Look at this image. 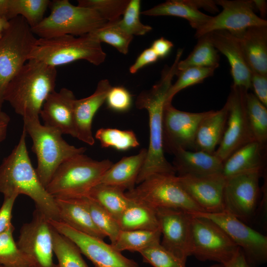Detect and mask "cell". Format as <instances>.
Listing matches in <instances>:
<instances>
[{
    "label": "cell",
    "mask_w": 267,
    "mask_h": 267,
    "mask_svg": "<svg viewBox=\"0 0 267 267\" xmlns=\"http://www.w3.org/2000/svg\"><path fill=\"white\" fill-rule=\"evenodd\" d=\"M181 54L178 52L170 67L163 71L160 80L150 89L144 90L137 96L135 105L139 109L147 110L149 117V143L145 162L137 177L138 184L154 174L176 175L172 164L164 155L163 145V114L168 91L177 75Z\"/></svg>",
    "instance_id": "1"
},
{
    "label": "cell",
    "mask_w": 267,
    "mask_h": 267,
    "mask_svg": "<svg viewBox=\"0 0 267 267\" xmlns=\"http://www.w3.org/2000/svg\"><path fill=\"white\" fill-rule=\"evenodd\" d=\"M23 129L18 144L0 165V193L4 198L24 194L35 202L36 209L48 219L59 221L54 197L41 182L30 159Z\"/></svg>",
    "instance_id": "2"
},
{
    "label": "cell",
    "mask_w": 267,
    "mask_h": 267,
    "mask_svg": "<svg viewBox=\"0 0 267 267\" xmlns=\"http://www.w3.org/2000/svg\"><path fill=\"white\" fill-rule=\"evenodd\" d=\"M56 77V67L29 60L8 83L4 101L23 120H39L44 101L54 90Z\"/></svg>",
    "instance_id": "3"
},
{
    "label": "cell",
    "mask_w": 267,
    "mask_h": 267,
    "mask_svg": "<svg viewBox=\"0 0 267 267\" xmlns=\"http://www.w3.org/2000/svg\"><path fill=\"white\" fill-rule=\"evenodd\" d=\"M23 129L32 138V150L37 158L36 171L45 188L63 163L87 150L69 144L59 130L42 125L39 119L24 120Z\"/></svg>",
    "instance_id": "4"
},
{
    "label": "cell",
    "mask_w": 267,
    "mask_h": 267,
    "mask_svg": "<svg viewBox=\"0 0 267 267\" xmlns=\"http://www.w3.org/2000/svg\"><path fill=\"white\" fill-rule=\"evenodd\" d=\"M112 164L108 159L98 161L77 155L59 167L45 189L54 198L86 196Z\"/></svg>",
    "instance_id": "5"
},
{
    "label": "cell",
    "mask_w": 267,
    "mask_h": 267,
    "mask_svg": "<svg viewBox=\"0 0 267 267\" xmlns=\"http://www.w3.org/2000/svg\"><path fill=\"white\" fill-rule=\"evenodd\" d=\"M106 56L101 43L89 34L78 38L64 35L37 39L28 60H34L56 67L85 60L98 66L105 61Z\"/></svg>",
    "instance_id": "6"
},
{
    "label": "cell",
    "mask_w": 267,
    "mask_h": 267,
    "mask_svg": "<svg viewBox=\"0 0 267 267\" xmlns=\"http://www.w3.org/2000/svg\"><path fill=\"white\" fill-rule=\"evenodd\" d=\"M51 12L36 26L31 28L39 38L70 35L88 34L106 22L96 11L89 8L74 5L68 0L50 2Z\"/></svg>",
    "instance_id": "7"
},
{
    "label": "cell",
    "mask_w": 267,
    "mask_h": 267,
    "mask_svg": "<svg viewBox=\"0 0 267 267\" xmlns=\"http://www.w3.org/2000/svg\"><path fill=\"white\" fill-rule=\"evenodd\" d=\"M125 194L131 199L154 210L165 208L191 213L204 212L185 192L176 175L152 174Z\"/></svg>",
    "instance_id": "8"
},
{
    "label": "cell",
    "mask_w": 267,
    "mask_h": 267,
    "mask_svg": "<svg viewBox=\"0 0 267 267\" xmlns=\"http://www.w3.org/2000/svg\"><path fill=\"white\" fill-rule=\"evenodd\" d=\"M24 18L9 20L8 28L0 38V110L5 89L11 80L28 61L37 41Z\"/></svg>",
    "instance_id": "9"
},
{
    "label": "cell",
    "mask_w": 267,
    "mask_h": 267,
    "mask_svg": "<svg viewBox=\"0 0 267 267\" xmlns=\"http://www.w3.org/2000/svg\"><path fill=\"white\" fill-rule=\"evenodd\" d=\"M191 214V255L201 261L226 264L240 248L216 222L207 218Z\"/></svg>",
    "instance_id": "10"
},
{
    "label": "cell",
    "mask_w": 267,
    "mask_h": 267,
    "mask_svg": "<svg viewBox=\"0 0 267 267\" xmlns=\"http://www.w3.org/2000/svg\"><path fill=\"white\" fill-rule=\"evenodd\" d=\"M265 171H249L225 178L224 212L244 222L255 216L261 193L259 179L265 175Z\"/></svg>",
    "instance_id": "11"
},
{
    "label": "cell",
    "mask_w": 267,
    "mask_h": 267,
    "mask_svg": "<svg viewBox=\"0 0 267 267\" xmlns=\"http://www.w3.org/2000/svg\"><path fill=\"white\" fill-rule=\"evenodd\" d=\"M217 5L222 10L196 30V39L215 31H226L240 39L251 27L267 26V21L255 12L253 0H218Z\"/></svg>",
    "instance_id": "12"
},
{
    "label": "cell",
    "mask_w": 267,
    "mask_h": 267,
    "mask_svg": "<svg viewBox=\"0 0 267 267\" xmlns=\"http://www.w3.org/2000/svg\"><path fill=\"white\" fill-rule=\"evenodd\" d=\"M52 228L47 217L37 209L31 222L22 226L16 243L32 267H57L53 260Z\"/></svg>",
    "instance_id": "13"
},
{
    "label": "cell",
    "mask_w": 267,
    "mask_h": 267,
    "mask_svg": "<svg viewBox=\"0 0 267 267\" xmlns=\"http://www.w3.org/2000/svg\"><path fill=\"white\" fill-rule=\"evenodd\" d=\"M246 89L232 85L227 100L229 112L222 139L214 154L223 162L247 143L254 141L247 116Z\"/></svg>",
    "instance_id": "14"
},
{
    "label": "cell",
    "mask_w": 267,
    "mask_h": 267,
    "mask_svg": "<svg viewBox=\"0 0 267 267\" xmlns=\"http://www.w3.org/2000/svg\"><path fill=\"white\" fill-rule=\"evenodd\" d=\"M210 112H185L177 109L172 103H165L163 114L164 152L174 155L180 149L193 151L198 127Z\"/></svg>",
    "instance_id": "15"
},
{
    "label": "cell",
    "mask_w": 267,
    "mask_h": 267,
    "mask_svg": "<svg viewBox=\"0 0 267 267\" xmlns=\"http://www.w3.org/2000/svg\"><path fill=\"white\" fill-rule=\"evenodd\" d=\"M218 224L243 251L249 263L255 266L267 260V237L225 212L194 213Z\"/></svg>",
    "instance_id": "16"
},
{
    "label": "cell",
    "mask_w": 267,
    "mask_h": 267,
    "mask_svg": "<svg viewBox=\"0 0 267 267\" xmlns=\"http://www.w3.org/2000/svg\"><path fill=\"white\" fill-rule=\"evenodd\" d=\"M48 221L57 231L74 242L95 267H139L135 261L125 257L103 240L80 232L60 221Z\"/></svg>",
    "instance_id": "17"
},
{
    "label": "cell",
    "mask_w": 267,
    "mask_h": 267,
    "mask_svg": "<svg viewBox=\"0 0 267 267\" xmlns=\"http://www.w3.org/2000/svg\"><path fill=\"white\" fill-rule=\"evenodd\" d=\"M155 212L163 236L161 245L177 257L186 261L191 256V213L165 208L156 209Z\"/></svg>",
    "instance_id": "18"
},
{
    "label": "cell",
    "mask_w": 267,
    "mask_h": 267,
    "mask_svg": "<svg viewBox=\"0 0 267 267\" xmlns=\"http://www.w3.org/2000/svg\"><path fill=\"white\" fill-rule=\"evenodd\" d=\"M177 178L185 192L204 213L224 212L223 193L226 179L222 174Z\"/></svg>",
    "instance_id": "19"
},
{
    "label": "cell",
    "mask_w": 267,
    "mask_h": 267,
    "mask_svg": "<svg viewBox=\"0 0 267 267\" xmlns=\"http://www.w3.org/2000/svg\"><path fill=\"white\" fill-rule=\"evenodd\" d=\"M76 99L72 91L67 88L51 92L44 101L40 113L44 125L75 137L73 111Z\"/></svg>",
    "instance_id": "20"
},
{
    "label": "cell",
    "mask_w": 267,
    "mask_h": 267,
    "mask_svg": "<svg viewBox=\"0 0 267 267\" xmlns=\"http://www.w3.org/2000/svg\"><path fill=\"white\" fill-rule=\"evenodd\" d=\"M111 87L108 80H100L91 95L82 99H76L74 102L73 114L75 137L89 145H93L95 142L91 131L93 117L105 101Z\"/></svg>",
    "instance_id": "21"
},
{
    "label": "cell",
    "mask_w": 267,
    "mask_h": 267,
    "mask_svg": "<svg viewBox=\"0 0 267 267\" xmlns=\"http://www.w3.org/2000/svg\"><path fill=\"white\" fill-rule=\"evenodd\" d=\"M218 51L227 59L233 79V86L251 89L252 72L244 58L239 39L226 31H215L208 34Z\"/></svg>",
    "instance_id": "22"
},
{
    "label": "cell",
    "mask_w": 267,
    "mask_h": 267,
    "mask_svg": "<svg viewBox=\"0 0 267 267\" xmlns=\"http://www.w3.org/2000/svg\"><path fill=\"white\" fill-rule=\"evenodd\" d=\"M59 221L87 235L103 240L106 236L97 228L89 211L86 196L73 198H55Z\"/></svg>",
    "instance_id": "23"
},
{
    "label": "cell",
    "mask_w": 267,
    "mask_h": 267,
    "mask_svg": "<svg viewBox=\"0 0 267 267\" xmlns=\"http://www.w3.org/2000/svg\"><path fill=\"white\" fill-rule=\"evenodd\" d=\"M174 155L172 165L178 176H204L222 174L223 162L214 153L180 149Z\"/></svg>",
    "instance_id": "24"
},
{
    "label": "cell",
    "mask_w": 267,
    "mask_h": 267,
    "mask_svg": "<svg viewBox=\"0 0 267 267\" xmlns=\"http://www.w3.org/2000/svg\"><path fill=\"white\" fill-rule=\"evenodd\" d=\"M267 144L250 142L232 154L223 162L222 175L225 178L255 170H265Z\"/></svg>",
    "instance_id": "25"
},
{
    "label": "cell",
    "mask_w": 267,
    "mask_h": 267,
    "mask_svg": "<svg viewBox=\"0 0 267 267\" xmlns=\"http://www.w3.org/2000/svg\"><path fill=\"white\" fill-rule=\"evenodd\" d=\"M229 112L227 100L217 111L210 110L200 122L195 137L193 151H202L214 154L225 131Z\"/></svg>",
    "instance_id": "26"
},
{
    "label": "cell",
    "mask_w": 267,
    "mask_h": 267,
    "mask_svg": "<svg viewBox=\"0 0 267 267\" xmlns=\"http://www.w3.org/2000/svg\"><path fill=\"white\" fill-rule=\"evenodd\" d=\"M146 155L147 149L142 148L136 155L122 158L105 172L99 183L115 186L124 191L133 189Z\"/></svg>",
    "instance_id": "27"
},
{
    "label": "cell",
    "mask_w": 267,
    "mask_h": 267,
    "mask_svg": "<svg viewBox=\"0 0 267 267\" xmlns=\"http://www.w3.org/2000/svg\"><path fill=\"white\" fill-rule=\"evenodd\" d=\"M239 41L251 72L267 75V26L248 28Z\"/></svg>",
    "instance_id": "28"
},
{
    "label": "cell",
    "mask_w": 267,
    "mask_h": 267,
    "mask_svg": "<svg viewBox=\"0 0 267 267\" xmlns=\"http://www.w3.org/2000/svg\"><path fill=\"white\" fill-rule=\"evenodd\" d=\"M200 8L198 0H169L141 13L147 16H173L184 18L196 30L211 17L200 11Z\"/></svg>",
    "instance_id": "29"
},
{
    "label": "cell",
    "mask_w": 267,
    "mask_h": 267,
    "mask_svg": "<svg viewBox=\"0 0 267 267\" xmlns=\"http://www.w3.org/2000/svg\"><path fill=\"white\" fill-rule=\"evenodd\" d=\"M110 214L116 220L133 202L122 189L111 185L98 183L86 195Z\"/></svg>",
    "instance_id": "30"
},
{
    "label": "cell",
    "mask_w": 267,
    "mask_h": 267,
    "mask_svg": "<svg viewBox=\"0 0 267 267\" xmlns=\"http://www.w3.org/2000/svg\"><path fill=\"white\" fill-rule=\"evenodd\" d=\"M117 221L121 230L160 229L155 210L134 200Z\"/></svg>",
    "instance_id": "31"
},
{
    "label": "cell",
    "mask_w": 267,
    "mask_h": 267,
    "mask_svg": "<svg viewBox=\"0 0 267 267\" xmlns=\"http://www.w3.org/2000/svg\"><path fill=\"white\" fill-rule=\"evenodd\" d=\"M218 50L212 44L208 34L198 38V42L193 50L184 60L179 61L178 71L189 67H213L219 66Z\"/></svg>",
    "instance_id": "32"
},
{
    "label": "cell",
    "mask_w": 267,
    "mask_h": 267,
    "mask_svg": "<svg viewBox=\"0 0 267 267\" xmlns=\"http://www.w3.org/2000/svg\"><path fill=\"white\" fill-rule=\"evenodd\" d=\"M160 229L120 230L115 242L110 244L116 251L138 252L160 242Z\"/></svg>",
    "instance_id": "33"
},
{
    "label": "cell",
    "mask_w": 267,
    "mask_h": 267,
    "mask_svg": "<svg viewBox=\"0 0 267 267\" xmlns=\"http://www.w3.org/2000/svg\"><path fill=\"white\" fill-rule=\"evenodd\" d=\"M52 238L53 253L58 261L57 267H89L76 244L53 227Z\"/></svg>",
    "instance_id": "34"
},
{
    "label": "cell",
    "mask_w": 267,
    "mask_h": 267,
    "mask_svg": "<svg viewBox=\"0 0 267 267\" xmlns=\"http://www.w3.org/2000/svg\"><path fill=\"white\" fill-rule=\"evenodd\" d=\"M246 108L249 127L254 141L267 144V108L252 93L246 95Z\"/></svg>",
    "instance_id": "35"
},
{
    "label": "cell",
    "mask_w": 267,
    "mask_h": 267,
    "mask_svg": "<svg viewBox=\"0 0 267 267\" xmlns=\"http://www.w3.org/2000/svg\"><path fill=\"white\" fill-rule=\"evenodd\" d=\"M50 2L48 0H9L8 19L20 16L33 28L44 19Z\"/></svg>",
    "instance_id": "36"
},
{
    "label": "cell",
    "mask_w": 267,
    "mask_h": 267,
    "mask_svg": "<svg viewBox=\"0 0 267 267\" xmlns=\"http://www.w3.org/2000/svg\"><path fill=\"white\" fill-rule=\"evenodd\" d=\"M101 147H112L119 151H126L139 145L134 133L132 130H121L102 128L95 134Z\"/></svg>",
    "instance_id": "37"
},
{
    "label": "cell",
    "mask_w": 267,
    "mask_h": 267,
    "mask_svg": "<svg viewBox=\"0 0 267 267\" xmlns=\"http://www.w3.org/2000/svg\"><path fill=\"white\" fill-rule=\"evenodd\" d=\"M117 21L107 22L88 34L100 43H107L115 47L120 53L126 54L133 36L121 30L117 25Z\"/></svg>",
    "instance_id": "38"
},
{
    "label": "cell",
    "mask_w": 267,
    "mask_h": 267,
    "mask_svg": "<svg viewBox=\"0 0 267 267\" xmlns=\"http://www.w3.org/2000/svg\"><path fill=\"white\" fill-rule=\"evenodd\" d=\"M14 230L11 225L0 234V265L4 267H32L13 239Z\"/></svg>",
    "instance_id": "39"
},
{
    "label": "cell",
    "mask_w": 267,
    "mask_h": 267,
    "mask_svg": "<svg viewBox=\"0 0 267 267\" xmlns=\"http://www.w3.org/2000/svg\"><path fill=\"white\" fill-rule=\"evenodd\" d=\"M216 69L213 67H192L178 71L177 74L178 78L169 89L165 103H172L173 97L180 90L201 83L206 78L212 76Z\"/></svg>",
    "instance_id": "40"
},
{
    "label": "cell",
    "mask_w": 267,
    "mask_h": 267,
    "mask_svg": "<svg viewBox=\"0 0 267 267\" xmlns=\"http://www.w3.org/2000/svg\"><path fill=\"white\" fill-rule=\"evenodd\" d=\"M88 208L97 228L113 244L121 230L118 222L110 214L96 202L86 196Z\"/></svg>",
    "instance_id": "41"
},
{
    "label": "cell",
    "mask_w": 267,
    "mask_h": 267,
    "mask_svg": "<svg viewBox=\"0 0 267 267\" xmlns=\"http://www.w3.org/2000/svg\"><path fill=\"white\" fill-rule=\"evenodd\" d=\"M130 0H79L78 5L96 11L107 22H115L123 15Z\"/></svg>",
    "instance_id": "42"
},
{
    "label": "cell",
    "mask_w": 267,
    "mask_h": 267,
    "mask_svg": "<svg viewBox=\"0 0 267 267\" xmlns=\"http://www.w3.org/2000/svg\"><path fill=\"white\" fill-rule=\"evenodd\" d=\"M143 261L153 267H186L183 261L165 249L160 242L155 243L141 250Z\"/></svg>",
    "instance_id": "43"
},
{
    "label": "cell",
    "mask_w": 267,
    "mask_h": 267,
    "mask_svg": "<svg viewBox=\"0 0 267 267\" xmlns=\"http://www.w3.org/2000/svg\"><path fill=\"white\" fill-rule=\"evenodd\" d=\"M140 0H130L123 14V17L117 21L119 28L132 35L142 36L152 30L149 25L143 24L140 20Z\"/></svg>",
    "instance_id": "44"
},
{
    "label": "cell",
    "mask_w": 267,
    "mask_h": 267,
    "mask_svg": "<svg viewBox=\"0 0 267 267\" xmlns=\"http://www.w3.org/2000/svg\"><path fill=\"white\" fill-rule=\"evenodd\" d=\"M105 101L109 109L116 112H125L131 106L132 95L123 87H112L107 94Z\"/></svg>",
    "instance_id": "45"
},
{
    "label": "cell",
    "mask_w": 267,
    "mask_h": 267,
    "mask_svg": "<svg viewBox=\"0 0 267 267\" xmlns=\"http://www.w3.org/2000/svg\"><path fill=\"white\" fill-rule=\"evenodd\" d=\"M17 195H13L4 198L2 205L0 208V234L5 231L12 225L11 222L12 211Z\"/></svg>",
    "instance_id": "46"
},
{
    "label": "cell",
    "mask_w": 267,
    "mask_h": 267,
    "mask_svg": "<svg viewBox=\"0 0 267 267\" xmlns=\"http://www.w3.org/2000/svg\"><path fill=\"white\" fill-rule=\"evenodd\" d=\"M251 82L254 94L267 107V75L252 72Z\"/></svg>",
    "instance_id": "47"
},
{
    "label": "cell",
    "mask_w": 267,
    "mask_h": 267,
    "mask_svg": "<svg viewBox=\"0 0 267 267\" xmlns=\"http://www.w3.org/2000/svg\"><path fill=\"white\" fill-rule=\"evenodd\" d=\"M158 58L151 47L147 48L139 55L129 71L131 73L134 74L144 66L156 62Z\"/></svg>",
    "instance_id": "48"
},
{
    "label": "cell",
    "mask_w": 267,
    "mask_h": 267,
    "mask_svg": "<svg viewBox=\"0 0 267 267\" xmlns=\"http://www.w3.org/2000/svg\"><path fill=\"white\" fill-rule=\"evenodd\" d=\"M174 44L171 41L161 37L154 41L151 48L158 58H164L169 54Z\"/></svg>",
    "instance_id": "49"
},
{
    "label": "cell",
    "mask_w": 267,
    "mask_h": 267,
    "mask_svg": "<svg viewBox=\"0 0 267 267\" xmlns=\"http://www.w3.org/2000/svg\"><path fill=\"white\" fill-rule=\"evenodd\" d=\"M223 265L224 267H254L247 261L240 248L232 259Z\"/></svg>",
    "instance_id": "50"
},
{
    "label": "cell",
    "mask_w": 267,
    "mask_h": 267,
    "mask_svg": "<svg viewBox=\"0 0 267 267\" xmlns=\"http://www.w3.org/2000/svg\"><path fill=\"white\" fill-rule=\"evenodd\" d=\"M10 121L9 116L2 110H0V143L5 139L7 128Z\"/></svg>",
    "instance_id": "51"
},
{
    "label": "cell",
    "mask_w": 267,
    "mask_h": 267,
    "mask_svg": "<svg viewBox=\"0 0 267 267\" xmlns=\"http://www.w3.org/2000/svg\"><path fill=\"white\" fill-rule=\"evenodd\" d=\"M9 0H0V16L8 19Z\"/></svg>",
    "instance_id": "52"
},
{
    "label": "cell",
    "mask_w": 267,
    "mask_h": 267,
    "mask_svg": "<svg viewBox=\"0 0 267 267\" xmlns=\"http://www.w3.org/2000/svg\"><path fill=\"white\" fill-rule=\"evenodd\" d=\"M255 9L258 10L262 16H265L267 12V2L265 0H253Z\"/></svg>",
    "instance_id": "53"
},
{
    "label": "cell",
    "mask_w": 267,
    "mask_h": 267,
    "mask_svg": "<svg viewBox=\"0 0 267 267\" xmlns=\"http://www.w3.org/2000/svg\"><path fill=\"white\" fill-rule=\"evenodd\" d=\"M9 20L0 16V35H2L4 31L8 28Z\"/></svg>",
    "instance_id": "54"
},
{
    "label": "cell",
    "mask_w": 267,
    "mask_h": 267,
    "mask_svg": "<svg viewBox=\"0 0 267 267\" xmlns=\"http://www.w3.org/2000/svg\"><path fill=\"white\" fill-rule=\"evenodd\" d=\"M209 267H224V265L221 264L217 263Z\"/></svg>",
    "instance_id": "55"
},
{
    "label": "cell",
    "mask_w": 267,
    "mask_h": 267,
    "mask_svg": "<svg viewBox=\"0 0 267 267\" xmlns=\"http://www.w3.org/2000/svg\"><path fill=\"white\" fill-rule=\"evenodd\" d=\"M0 267H4L0 265Z\"/></svg>",
    "instance_id": "56"
},
{
    "label": "cell",
    "mask_w": 267,
    "mask_h": 267,
    "mask_svg": "<svg viewBox=\"0 0 267 267\" xmlns=\"http://www.w3.org/2000/svg\"><path fill=\"white\" fill-rule=\"evenodd\" d=\"M1 35H0V37L1 36Z\"/></svg>",
    "instance_id": "57"
}]
</instances>
